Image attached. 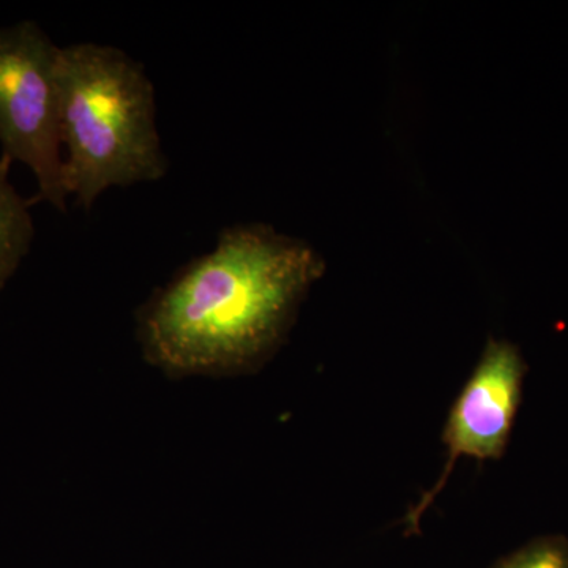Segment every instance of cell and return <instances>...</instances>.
<instances>
[{
	"instance_id": "3957f363",
	"label": "cell",
	"mask_w": 568,
	"mask_h": 568,
	"mask_svg": "<svg viewBox=\"0 0 568 568\" xmlns=\"http://www.w3.org/2000/svg\"><path fill=\"white\" fill-rule=\"evenodd\" d=\"M58 47L37 22L0 28V145L2 160L26 164L36 178L31 204L67 212L59 129Z\"/></svg>"
},
{
	"instance_id": "6da1fadb",
	"label": "cell",
	"mask_w": 568,
	"mask_h": 568,
	"mask_svg": "<svg viewBox=\"0 0 568 568\" xmlns=\"http://www.w3.org/2000/svg\"><path fill=\"white\" fill-rule=\"evenodd\" d=\"M324 271L301 239L264 223L226 227L141 306L142 353L175 377L250 372L275 353Z\"/></svg>"
},
{
	"instance_id": "277c9868",
	"label": "cell",
	"mask_w": 568,
	"mask_h": 568,
	"mask_svg": "<svg viewBox=\"0 0 568 568\" xmlns=\"http://www.w3.org/2000/svg\"><path fill=\"white\" fill-rule=\"evenodd\" d=\"M526 366L517 347L489 339L480 364L474 369L448 416L443 440L448 448L447 465L435 488L429 489L407 515V526L417 530L422 515L446 487L452 469L462 457L499 459L521 399Z\"/></svg>"
},
{
	"instance_id": "5b68a950",
	"label": "cell",
	"mask_w": 568,
	"mask_h": 568,
	"mask_svg": "<svg viewBox=\"0 0 568 568\" xmlns=\"http://www.w3.org/2000/svg\"><path fill=\"white\" fill-rule=\"evenodd\" d=\"M10 166L0 159V293L31 252L36 237L31 200L26 201L11 185Z\"/></svg>"
},
{
	"instance_id": "7a4b0ae2",
	"label": "cell",
	"mask_w": 568,
	"mask_h": 568,
	"mask_svg": "<svg viewBox=\"0 0 568 568\" xmlns=\"http://www.w3.org/2000/svg\"><path fill=\"white\" fill-rule=\"evenodd\" d=\"M59 129L67 193L85 212L106 190L159 182L170 170L153 82L141 62L111 44L62 48Z\"/></svg>"
},
{
	"instance_id": "8992f818",
	"label": "cell",
	"mask_w": 568,
	"mask_h": 568,
	"mask_svg": "<svg viewBox=\"0 0 568 568\" xmlns=\"http://www.w3.org/2000/svg\"><path fill=\"white\" fill-rule=\"evenodd\" d=\"M496 568H568V545L556 538L538 540L515 552Z\"/></svg>"
}]
</instances>
